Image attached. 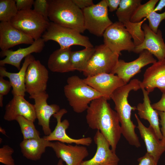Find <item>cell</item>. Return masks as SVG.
Listing matches in <instances>:
<instances>
[{
	"label": "cell",
	"instance_id": "6da1fadb",
	"mask_svg": "<svg viewBox=\"0 0 165 165\" xmlns=\"http://www.w3.org/2000/svg\"><path fill=\"white\" fill-rule=\"evenodd\" d=\"M103 97L92 101L87 109L86 120L89 127L99 131L116 152L122 134L121 128L116 112Z\"/></svg>",
	"mask_w": 165,
	"mask_h": 165
},
{
	"label": "cell",
	"instance_id": "7a4b0ae2",
	"mask_svg": "<svg viewBox=\"0 0 165 165\" xmlns=\"http://www.w3.org/2000/svg\"><path fill=\"white\" fill-rule=\"evenodd\" d=\"M141 81L137 79L131 80L127 84L117 89L111 97L119 118L122 134L130 145L137 148L140 147L141 145L135 133L136 126L131 117L132 111L136 110V107L130 105L128 97L130 91H136L141 89Z\"/></svg>",
	"mask_w": 165,
	"mask_h": 165
},
{
	"label": "cell",
	"instance_id": "3957f363",
	"mask_svg": "<svg viewBox=\"0 0 165 165\" xmlns=\"http://www.w3.org/2000/svg\"><path fill=\"white\" fill-rule=\"evenodd\" d=\"M48 17L51 22L74 29L81 33L86 30L82 10L72 0H48Z\"/></svg>",
	"mask_w": 165,
	"mask_h": 165
},
{
	"label": "cell",
	"instance_id": "277c9868",
	"mask_svg": "<svg viewBox=\"0 0 165 165\" xmlns=\"http://www.w3.org/2000/svg\"><path fill=\"white\" fill-rule=\"evenodd\" d=\"M64 91L69 105L73 111L78 113L86 110L92 101L102 97L100 93L88 85L83 79L76 75L68 78Z\"/></svg>",
	"mask_w": 165,
	"mask_h": 165
},
{
	"label": "cell",
	"instance_id": "5b68a950",
	"mask_svg": "<svg viewBox=\"0 0 165 165\" xmlns=\"http://www.w3.org/2000/svg\"><path fill=\"white\" fill-rule=\"evenodd\" d=\"M42 38L45 42L53 40L58 43L61 49L79 45L85 48L94 47L89 38L82 35L78 31L50 22Z\"/></svg>",
	"mask_w": 165,
	"mask_h": 165
},
{
	"label": "cell",
	"instance_id": "8992f818",
	"mask_svg": "<svg viewBox=\"0 0 165 165\" xmlns=\"http://www.w3.org/2000/svg\"><path fill=\"white\" fill-rule=\"evenodd\" d=\"M13 26L34 40L42 36L49 21L33 9L18 11L9 22Z\"/></svg>",
	"mask_w": 165,
	"mask_h": 165
},
{
	"label": "cell",
	"instance_id": "52a82bcc",
	"mask_svg": "<svg viewBox=\"0 0 165 165\" xmlns=\"http://www.w3.org/2000/svg\"><path fill=\"white\" fill-rule=\"evenodd\" d=\"M108 9L106 0H102L82 10L86 30L97 36H103L113 24L108 17Z\"/></svg>",
	"mask_w": 165,
	"mask_h": 165
},
{
	"label": "cell",
	"instance_id": "ba28073f",
	"mask_svg": "<svg viewBox=\"0 0 165 165\" xmlns=\"http://www.w3.org/2000/svg\"><path fill=\"white\" fill-rule=\"evenodd\" d=\"M119 55L104 44L95 47V51L82 72L86 77L102 73H111L119 60Z\"/></svg>",
	"mask_w": 165,
	"mask_h": 165
},
{
	"label": "cell",
	"instance_id": "9c48e42d",
	"mask_svg": "<svg viewBox=\"0 0 165 165\" xmlns=\"http://www.w3.org/2000/svg\"><path fill=\"white\" fill-rule=\"evenodd\" d=\"M104 44L119 55L121 51L133 52L135 47L132 37L124 25L116 21L108 27L103 35Z\"/></svg>",
	"mask_w": 165,
	"mask_h": 165
},
{
	"label": "cell",
	"instance_id": "30bf717a",
	"mask_svg": "<svg viewBox=\"0 0 165 165\" xmlns=\"http://www.w3.org/2000/svg\"><path fill=\"white\" fill-rule=\"evenodd\" d=\"M49 71L38 60H35L28 67L25 78L26 92L30 96L46 91Z\"/></svg>",
	"mask_w": 165,
	"mask_h": 165
},
{
	"label": "cell",
	"instance_id": "8fae6325",
	"mask_svg": "<svg viewBox=\"0 0 165 165\" xmlns=\"http://www.w3.org/2000/svg\"><path fill=\"white\" fill-rule=\"evenodd\" d=\"M156 61L152 54L145 50L139 53L137 59L132 61L126 62L119 60L111 73L116 74L127 84L131 78L140 72L142 68Z\"/></svg>",
	"mask_w": 165,
	"mask_h": 165
},
{
	"label": "cell",
	"instance_id": "7c38bea8",
	"mask_svg": "<svg viewBox=\"0 0 165 165\" xmlns=\"http://www.w3.org/2000/svg\"><path fill=\"white\" fill-rule=\"evenodd\" d=\"M49 97L46 91L29 96L30 98L34 100V106L38 124L42 127L45 136L49 135L52 132L50 126L51 117L60 109V106L57 104H48Z\"/></svg>",
	"mask_w": 165,
	"mask_h": 165
},
{
	"label": "cell",
	"instance_id": "4fadbf2b",
	"mask_svg": "<svg viewBox=\"0 0 165 165\" xmlns=\"http://www.w3.org/2000/svg\"><path fill=\"white\" fill-rule=\"evenodd\" d=\"M94 140L97 145L94 155L90 160H83L80 165H119V158L99 131L97 130Z\"/></svg>",
	"mask_w": 165,
	"mask_h": 165
},
{
	"label": "cell",
	"instance_id": "5bb4252c",
	"mask_svg": "<svg viewBox=\"0 0 165 165\" xmlns=\"http://www.w3.org/2000/svg\"><path fill=\"white\" fill-rule=\"evenodd\" d=\"M83 80L107 100L111 99L112 94L117 89L126 84L117 75L111 73H100L86 77Z\"/></svg>",
	"mask_w": 165,
	"mask_h": 165
},
{
	"label": "cell",
	"instance_id": "9a60e30c",
	"mask_svg": "<svg viewBox=\"0 0 165 165\" xmlns=\"http://www.w3.org/2000/svg\"><path fill=\"white\" fill-rule=\"evenodd\" d=\"M68 111L65 108H62L53 116L57 120V123L54 130L49 135L44 136L43 138L49 141H56L64 143L70 144L73 143L77 145L89 146L92 142V139L90 137L79 139H74L68 136L66 130L68 128L70 123L68 120L64 119L61 121L63 116Z\"/></svg>",
	"mask_w": 165,
	"mask_h": 165
},
{
	"label": "cell",
	"instance_id": "2e32d148",
	"mask_svg": "<svg viewBox=\"0 0 165 165\" xmlns=\"http://www.w3.org/2000/svg\"><path fill=\"white\" fill-rule=\"evenodd\" d=\"M142 28L144 32V39L141 44L135 46L133 52L140 53L146 50L155 56L158 61L165 59V43L161 31L158 29L155 33L146 23L142 24Z\"/></svg>",
	"mask_w": 165,
	"mask_h": 165
},
{
	"label": "cell",
	"instance_id": "e0dca14e",
	"mask_svg": "<svg viewBox=\"0 0 165 165\" xmlns=\"http://www.w3.org/2000/svg\"><path fill=\"white\" fill-rule=\"evenodd\" d=\"M86 146L66 145L56 141L51 142L50 147L53 150L56 156L64 162L67 165H80L89 154Z\"/></svg>",
	"mask_w": 165,
	"mask_h": 165
},
{
	"label": "cell",
	"instance_id": "ac0fdd59",
	"mask_svg": "<svg viewBox=\"0 0 165 165\" xmlns=\"http://www.w3.org/2000/svg\"><path fill=\"white\" fill-rule=\"evenodd\" d=\"M4 119L8 121L16 120L20 116L35 122L36 119L34 105L22 96L13 95L12 99L6 105Z\"/></svg>",
	"mask_w": 165,
	"mask_h": 165
},
{
	"label": "cell",
	"instance_id": "d6986e66",
	"mask_svg": "<svg viewBox=\"0 0 165 165\" xmlns=\"http://www.w3.org/2000/svg\"><path fill=\"white\" fill-rule=\"evenodd\" d=\"M45 42L43 39L40 38L35 40L32 44L27 47L19 48L15 51L9 49L1 50L0 53L1 57H5L0 61V66L9 64L15 67L20 70L22 60L32 53H40L45 46Z\"/></svg>",
	"mask_w": 165,
	"mask_h": 165
},
{
	"label": "cell",
	"instance_id": "ffe728a7",
	"mask_svg": "<svg viewBox=\"0 0 165 165\" xmlns=\"http://www.w3.org/2000/svg\"><path fill=\"white\" fill-rule=\"evenodd\" d=\"M34 41L9 22L0 23V48L2 50H9L22 44L31 45Z\"/></svg>",
	"mask_w": 165,
	"mask_h": 165
},
{
	"label": "cell",
	"instance_id": "44dd1931",
	"mask_svg": "<svg viewBox=\"0 0 165 165\" xmlns=\"http://www.w3.org/2000/svg\"><path fill=\"white\" fill-rule=\"evenodd\" d=\"M141 85L149 93L156 88L165 93V59L157 61L146 70Z\"/></svg>",
	"mask_w": 165,
	"mask_h": 165
},
{
	"label": "cell",
	"instance_id": "7402d4cb",
	"mask_svg": "<svg viewBox=\"0 0 165 165\" xmlns=\"http://www.w3.org/2000/svg\"><path fill=\"white\" fill-rule=\"evenodd\" d=\"M138 123V128L141 137L143 140L148 153L158 163L161 156L165 151V145L159 140L152 128L146 127L141 122L138 115H134Z\"/></svg>",
	"mask_w": 165,
	"mask_h": 165
},
{
	"label": "cell",
	"instance_id": "603a6c76",
	"mask_svg": "<svg viewBox=\"0 0 165 165\" xmlns=\"http://www.w3.org/2000/svg\"><path fill=\"white\" fill-rule=\"evenodd\" d=\"M35 60L34 56L31 54L27 56L24 58L20 69L17 73L8 72L4 66H0V76L7 77L9 79L13 88L12 93L13 95L25 96L26 72L30 64Z\"/></svg>",
	"mask_w": 165,
	"mask_h": 165
},
{
	"label": "cell",
	"instance_id": "cb8c5ba5",
	"mask_svg": "<svg viewBox=\"0 0 165 165\" xmlns=\"http://www.w3.org/2000/svg\"><path fill=\"white\" fill-rule=\"evenodd\" d=\"M141 89L142 91L143 98L142 103H139L136 107L138 114L140 118L147 120L159 140L163 138L162 135L160 127V120L157 111L154 109L151 104L149 96V93L143 87Z\"/></svg>",
	"mask_w": 165,
	"mask_h": 165
},
{
	"label": "cell",
	"instance_id": "d4e9b609",
	"mask_svg": "<svg viewBox=\"0 0 165 165\" xmlns=\"http://www.w3.org/2000/svg\"><path fill=\"white\" fill-rule=\"evenodd\" d=\"M71 47L60 48L54 51L50 55L47 66L53 72L64 73L73 71L71 60Z\"/></svg>",
	"mask_w": 165,
	"mask_h": 165
},
{
	"label": "cell",
	"instance_id": "484cf974",
	"mask_svg": "<svg viewBox=\"0 0 165 165\" xmlns=\"http://www.w3.org/2000/svg\"><path fill=\"white\" fill-rule=\"evenodd\" d=\"M51 141L43 137L23 140L20 146L23 156L28 159L37 161L40 160L46 148L50 147Z\"/></svg>",
	"mask_w": 165,
	"mask_h": 165
},
{
	"label": "cell",
	"instance_id": "4316f807",
	"mask_svg": "<svg viewBox=\"0 0 165 165\" xmlns=\"http://www.w3.org/2000/svg\"><path fill=\"white\" fill-rule=\"evenodd\" d=\"M95 51V47L85 48L77 51H72L71 60L73 71L83 72Z\"/></svg>",
	"mask_w": 165,
	"mask_h": 165
},
{
	"label": "cell",
	"instance_id": "83f0119b",
	"mask_svg": "<svg viewBox=\"0 0 165 165\" xmlns=\"http://www.w3.org/2000/svg\"><path fill=\"white\" fill-rule=\"evenodd\" d=\"M141 0H121L116 15L118 21L123 24L130 21L134 13L141 4Z\"/></svg>",
	"mask_w": 165,
	"mask_h": 165
},
{
	"label": "cell",
	"instance_id": "f1b7e54d",
	"mask_svg": "<svg viewBox=\"0 0 165 165\" xmlns=\"http://www.w3.org/2000/svg\"><path fill=\"white\" fill-rule=\"evenodd\" d=\"M16 120L20 126L23 140L41 138L40 133L36 128L33 122L21 116L17 117Z\"/></svg>",
	"mask_w": 165,
	"mask_h": 165
},
{
	"label": "cell",
	"instance_id": "f546056e",
	"mask_svg": "<svg viewBox=\"0 0 165 165\" xmlns=\"http://www.w3.org/2000/svg\"><path fill=\"white\" fill-rule=\"evenodd\" d=\"M146 19V18H145L138 22L134 23L130 21L123 24L131 35L135 46L141 44L144 41L145 34L141 28L142 24Z\"/></svg>",
	"mask_w": 165,
	"mask_h": 165
},
{
	"label": "cell",
	"instance_id": "4dcf8cb0",
	"mask_svg": "<svg viewBox=\"0 0 165 165\" xmlns=\"http://www.w3.org/2000/svg\"><path fill=\"white\" fill-rule=\"evenodd\" d=\"M15 0H0V21L9 22L17 14Z\"/></svg>",
	"mask_w": 165,
	"mask_h": 165
},
{
	"label": "cell",
	"instance_id": "1f68e13d",
	"mask_svg": "<svg viewBox=\"0 0 165 165\" xmlns=\"http://www.w3.org/2000/svg\"><path fill=\"white\" fill-rule=\"evenodd\" d=\"M159 1V0H150L144 4L140 5L134 13L130 21L134 23L138 22L146 18L149 13L154 11Z\"/></svg>",
	"mask_w": 165,
	"mask_h": 165
},
{
	"label": "cell",
	"instance_id": "d6a6232c",
	"mask_svg": "<svg viewBox=\"0 0 165 165\" xmlns=\"http://www.w3.org/2000/svg\"><path fill=\"white\" fill-rule=\"evenodd\" d=\"M148 20V26L154 32L157 33L161 22L165 20V11L159 13L154 11H151L146 18Z\"/></svg>",
	"mask_w": 165,
	"mask_h": 165
},
{
	"label": "cell",
	"instance_id": "836d02e7",
	"mask_svg": "<svg viewBox=\"0 0 165 165\" xmlns=\"http://www.w3.org/2000/svg\"><path fill=\"white\" fill-rule=\"evenodd\" d=\"M14 149L8 145H5L0 148V162L5 165H15L12 157Z\"/></svg>",
	"mask_w": 165,
	"mask_h": 165
},
{
	"label": "cell",
	"instance_id": "e575fe53",
	"mask_svg": "<svg viewBox=\"0 0 165 165\" xmlns=\"http://www.w3.org/2000/svg\"><path fill=\"white\" fill-rule=\"evenodd\" d=\"M33 10L42 15L49 21L48 17V0H35L34 1Z\"/></svg>",
	"mask_w": 165,
	"mask_h": 165
},
{
	"label": "cell",
	"instance_id": "d590c367",
	"mask_svg": "<svg viewBox=\"0 0 165 165\" xmlns=\"http://www.w3.org/2000/svg\"><path fill=\"white\" fill-rule=\"evenodd\" d=\"M18 11L31 9L33 0H15Z\"/></svg>",
	"mask_w": 165,
	"mask_h": 165
},
{
	"label": "cell",
	"instance_id": "8d00e7d4",
	"mask_svg": "<svg viewBox=\"0 0 165 165\" xmlns=\"http://www.w3.org/2000/svg\"><path fill=\"white\" fill-rule=\"evenodd\" d=\"M12 85L9 81L5 80L4 77L0 76V94L3 96L7 95Z\"/></svg>",
	"mask_w": 165,
	"mask_h": 165
},
{
	"label": "cell",
	"instance_id": "74e56055",
	"mask_svg": "<svg viewBox=\"0 0 165 165\" xmlns=\"http://www.w3.org/2000/svg\"><path fill=\"white\" fill-rule=\"evenodd\" d=\"M138 165H157V163L153 157L147 152L143 156L138 158Z\"/></svg>",
	"mask_w": 165,
	"mask_h": 165
},
{
	"label": "cell",
	"instance_id": "f35d334b",
	"mask_svg": "<svg viewBox=\"0 0 165 165\" xmlns=\"http://www.w3.org/2000/svg\"><path fill=\"white\" fill-rule=\"evenodd\" d=\"M157 111L160 118V124L161 126L160 130L163 136L161 141L165 145V112Z\"/></svg>",
	"mask_w": 165,
	"mask_h": 165
},
{
	"label": "cell",
	"instance_id": "ab89813d",
	"mask_svg": "<svg viewBox=\"0 0 165 165\" xmlns=\"http://www.w3.org/2000/svg\"><path fill=\"white\" fill-rule=\"evenodd\" d=\"M74 3L81 10L93 5L92 0H72Z\"/></svg>",
	"mask_w": 165,
	"mask_h": 165
},
{
	"label": "cell",
	"instance_id": "60d3db41",
	"mask_svg": "<svg viewBox=\"0 0 165 165\" xmlns=\"http://www.w3.org/2000/svg\"><path fill=\"white\" fill-rule=\"evenodd\" d=\"M152 108L158 111L165 112V93H163L160 100L152 105Z\"/></svg>",
	"mask_w": 165,
	"mask_h": 165
},
{
	"label": "cell",
	"instance_id": "b9f144b4",
	"mask_svg": "<svg viewBox=\"0 0 165 165\" xmlns=\"http://www.w3.org/2000/svg\"><path fill=\"white\" fill-rule=\"evenodd\" d=\"M106 1L109 11L113 12L117 10L121 0H106Z\"/></svg>",
	"mask_w": 165,
	"mask_h": 165
},
{
	"label": "cell",
	"instance_id": "7bdbcfd3",
	"mask_svg": "<svg viewBox=\"0 0 165 165\" xmlns=\"http://www.w3.org/2000/svg\"><path fill=\"white\" fill-rule=\"evenodd\" d=\"M159 2L158 5L154 8V12L160 11L165 7V0H160Z\"/></svg>",
	"mask_w": 165,
	"mask_h": 165
},
{
	"label": "cell",
	"instance_id": "ee69618b",
	"mask_svg": "<svg viewBox=\"0 0 165 165\" xmlns=\"http://www.w3.org/2000/svg\"><path fill=\"white\" fill-rule=\"evenodd\" d=\"M3 95L0 94V106L2 107L3 106Z\"/></svg>",
	"mask_w": 165,
	"mask_h": 165
},
{
	"label": "cell",
	"instance_id": "f6af8a7d",
	"mask_svg": "<svg viewBox=\"0 0 165 165\" xmlns=\"http://www.w3.org/2000/svg\"><path fill=\"white\" fill-rule=\"evenodd\" d=\"M57 165H64L63 161L61 159H59Z\"/></svg>",
	"mask_w": 165,
	"mask_h": 165
}]
</instances>
